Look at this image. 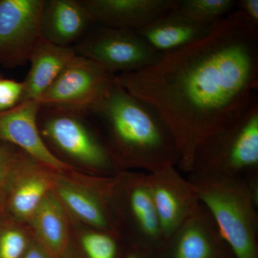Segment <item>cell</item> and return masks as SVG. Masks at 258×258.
<instances>
[{"label": "cell", "instance_id": "cell-1", "mask_svg": "<svg viewBox=\"0 0 258 258\" xmlns=\"http://www.w3.org/2000/svg\"><path fill=\"white\" fill-rule=\"evenodd\" d=\"M114 81L160 117L187 175L204 141L257 101L258 27L235 9L200 40Z\"/></svg>", "mask_w": 258, "mask_h": 258}, {"label": "cell", "instance_id": "cell-2", "mask_svg": "<svg viewBox=\"0 0 258 258\" xmlns=\"http://www.w3.org/2000/svg\"><path fill=\"white\" fill-rule=\"evenodd\" d=\"M92 113L104 126L105 142L120 171L177 167L179 151L160 117L116 83Z\"/></svg>", "mask_w": 258, "mask_h": 258}, {"label": "cell", "instance_id": "cell-3", "mask_svg": "<svg viewBox=\"0 0 258 258\" xmlns=\"http://www.w3.org/2000/svg\"><path fill=\"white\" fill-rule=\"evenodd\" d=\"M235 258H258V203L242 176H186Z\"/></svg>", "mask_w": 258, "mask_h": 258}, {"label": "cell", "instance_id": "cell-4", "mask_svg": "<svg viewBox=\"0 0 258 258\" xmlns=\"http://www.w3.org/2000/svg\"><path fill=\"white\" fill-rule=\"evenodd\" d=\"M106 195L118 237L128 247L159 250L164 237L147 173L118 171L110 176Z\"/></svg>", "mask_w": 258, "mask_h": 258}, {"label": "cell", "instance_id": "cell-5", "mask_svg": "<svg viewBox=\"0 0 258 258\" xmlns=\"http://www.w3.org/2000/svg\"><path fill=\"white\" fill-rule=\"evenodd\" d=\"M257 170L258 101L204 141L195 152L187 176L234 177Z\"/></svg>", "mask_w": 258, "mask_h": 258}, {"label": "cell", "instance_id": "cell-6", "mask_svg": "<svg viewBox=\"0 0 258 258\" xmlns=\"http://www.w3.org/2000/svg\"><path fill=\"white\" fill-rule=\"evenodd\" d=\"M46 109L39 125L42 137L77 169L101 176L120 171L104 139L88 126L81 114Z\"/></svg>", "mask_w": 258, "mask_h": 258}, {"label": "cell", "instance_id": "cell-7", "mask_svg": "<svg viewBox=\"0 0 258 258\" xmlns=\"http://www.w3.org/2000/svg\"><path fill=\"white\" fill-rule=\"evenodd\" d=\"M115 76L76 54L37 101L47 109L92 113L114 84Z\"/></svg>", "mask_w": 258, "mask_h": 258}, {"label": "cell", "instance_id": "cell-8", "mask_svg": "<svg viewBox=\"0 0 258 258\" xmlns=\"http://www.w3.org/2000/svg\"><path fill=\"white\" fill-rule=\"evenodd\" d=\"M52 192L73 221L118 237L107 200L110 176L93 175L81 170L52 171Z\"/></svg>", "mask_w": 258, "mask_h": 258}, {"label": "cell", "instance_id": "cell-9", "mask_svg": "<svg viewBox=\"0 0 258 258\" xmlns=\"http://www.w3.org/2000/svg\"><path fill=\"white\" fill-rule=\"evenodd\" d=\"M75 50L114 75L146 69L161 55L138 32L102 25Z\"/></svg>", "mask_w": 258, "mask_h": 258}, {"label": "cell", "instance_id": "cell-10", "mask_svg": "<svg viewBox=\"0 0 258 258\" xmlns=\"http://www.w3.org/2000/svg\"><path fill=\"white\" fill-rule=\"evenodd\" d=\"M52 189V171L13 147V160L5 186L3 215L30 225Z\"/></svg>", "mask_w": 258, "mask_h": 258}, {"label": "cell", "instance_id": "cell-11", "mask_svg": "<svg viewBox=\"0 0 258 258\" xmlns=\"http://www.w3.org/2000/svg\"><path fill=\"white\" fill-rule=\"evenodd\" d=\"M45 0H0V66L15 68L29 62L40 37Z\"/></svg>", "mask_w": 258, "mask_h": 258}, {"label": "cell", "instance_id": "cell-12", "mask_svg": "<svg viewBox=\"0 0 258 258\" xmlns=\"http://www.w3.org/2000/svg\"><path fill=\"white\" fill-rule=\"evenodd\" d=\"M147 177L165 241L198 210L201 203L192 182L176 166L147 173Z\"/></svg>", "mask_w": 258, "mask_h": 258}, {"label": "cell", "instance_id": "cell-13", "mask_svg": "<svg viewBox=\"0 0 258 258\" xmlns=\"http://www.w3.org/2000/svg\"><path fill=\"white\" fill-rule=\"evenodd\" d=\"M41 109L38 102L31 101L21 102L11 109L0 111V143L18 148L56 172L80 170L57 157L47 147L37 122Z\"/></svg>", "mask_w": 258, "mask_h": 258}, {"label": "cell", "instance_id": "cell-14", "mask_svg": "<svg viewBox=\"0 0 258 258\" xmlns=\"http://www.w3.org/2000/svg\"><path fill=\"white\" fill-rule=\"evenodd\" d=\"M161 258H227L232 254L204 205L164 241Z\"/></svg>", "mask_w": 258, "mask_h": 258}, {"label": "cell", "instance_id": "cell-15", "mask_svg": "<svg viewBox=\"0 0 258 258\" xmlns=\"http://www.w3.org/2000/svg\"><path fill=\"white\" fill-rule=\"evenodd\" d=\"M92 23L137 31L174 9L176 0H83Z\"/></svg>", "mask_w": 258, "mask_h": 258}, {"label": "cell", "instance_id": "cell-16", "mask_svg": "<svg viewBox=\"0 0 258 258\" xmlns=\"http://www.w3.org/2000/svg\"><path fill=\"white\" fill-rule=\"evenodd\" d=\"M34 240L50 258H69L73 240L71 219L51 192L30 223Z\"/></svg>", "mask_w": 258, "mask_h": 258}, {"label": "cell", "instance_id": "cell-17", "mask_svg": "<svg viewBox=\"0 0 258 258\" xmlns=\"http://www.w3.org/2000/svg\"><path fill=\"white\" fill-rule=\"evenodd\" d=\"M92 23L82 1L45 0L40 21V36L62 47L82 36Z\"/></svg>", "mask_w": 258, "mask_h": 258}, {"label": "cell", "instance_id": "cell-18", "mask_svg": "<svg viewBox=\"0 0 258 258\" xmlns=\"http://www.w3.org/2000/svg\"><path fill=\"white\" fill-rule=\"evenodd\" d=\"M76 54L73 47L59 46L40 37L29 60L30 69L20 103L37 101Z\"/></svg>", "mask_w": 258, "mask_h": 258}, {"label": "cell", "instance_id": "cell-19", "mask_svg": "<svg viewBox=\"0 0 258 258\" xmlns=\"http://www.w3.org/2000/svg\"><path fill=\"white\" fill-rule=\"evenodd\" d=\"M212 25L204 26L194 23L174 8L136 32L154 50L165 54L200 40L210 32Z\"/></svg>", "mask_w": 258, "mask_h": 258}, {"label": "cell", "instance_id": "cell-20", "mask_svg": "<svg viewBox=\"0 0 258 258\" xmlns=\"http://www.w3.org/2000/svg\"><path fill=\"white\" fill-rule=\"evenodd\" d=\"M72 221L73 240L69 258H122L121 239L106 231Z\"/></svg>", "mask_w": 258, "mask_h": 258}, {"label": "cell", "instance_id": "cell-21", "mask_svg": "<svg viewBox=\"0 0 258 258\" xmlns=\"http://www.w3.org/2000/svg\"><path fill=\"white\" fill-rule=\"evenodd\" d=\"M234 0H176L174 10L194 23L210 26L236 9Z\"/></svg>", "mask_w": 258, "mask_h": 258}, {"label": "cell", "instance_id": "cell-22", "mask_svg": "<svg viewBox=\"0 0 258 258\" xmlns=\"http://www.w3.org/2000/svg\"><path fill=\"white\" fill-rule=\"evenodd\" d=\"M32 240L30 226L0 216V258H23Z\"/></svg>", "mask_w": 258, "mask_h": 258}, {"label": "cell", "instance_id": "cell-23", "mask_svg": "<svg viewBox=\"0 0 258 258\" xmlns=\"http://www.w3.org/2000/svg\"><path fill=\"white\" fill-rule=\"evenodd\" d=\"M23 88V82L0 79V111L11 109L20 103Z\"/></svg>", "mask_w": 258, "mask_h": 258}, {"label": "cell", "instance_id": "cell-24", "mask_svg": "<svg viewBox=\"0 0 258 258\" xmlns=\"http://www.w3.org/2000/svg\"><path fill=\"white\" fill-rule=\"evenodd\" d=\"M13 147L0 143V216L3 215V200L5 186L13 160Z\"/></svg>", "mask_w": 258, "mask_h": 258}, {"label": "cell", "instance_id": "cell-25", "mask_svg": "<svg viewBox=\"0 0 258 258\" xmlns=\"http://www.w3.org/2000/svg\"><path fill=\"white\" fill-rule=\"evenodd\" d=\"M236 9L238 10L251 23L258 27L257 0H239L237 1Z\"/></svg>", "mask_w": 258, "mask_h": 258}, {"label": "cell", "instance_id": "cell-26", "mask_svg": "<svg viewBox=\"0 0 258 258\" xmlns=\"http://www.w3.org/2000/svg\"><path fill=\"white\" fill-rule=\"evenodd\" d=\"M157 250L137 247H128L122 258H154Z\"/></svg>", "mask_w": 258, "mask_h": 258}, {"label": "cell", "instance_id": "cell-27", "mask_svg": "<svg viewBox=\"0 0 258 258\" xmlns=\"http://www.w3.org/2000/svg\"><path fill=\"white\" fill-rule=\"evenodd\" d=\"M23 258H50L36 241L32 240Z\"/></svg>", "mask_w": 258, "mask_h": 258}]
</instances>
